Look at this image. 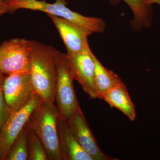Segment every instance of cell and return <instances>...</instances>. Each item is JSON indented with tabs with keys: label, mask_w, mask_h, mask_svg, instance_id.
<instances>
[{
	"label": "cell",
	"mask_w": 160,
	"mask_h": 160,
	"mask_svg": "<svg viewBox=\"0 0 160 160\" xmlns=\"http://www.w3.org/2000/svg\"><path fill=\"white\" fill-rule=\"evenodd\" d=\"M30 76L36 93L44 102L54 105L57 77V50L51 46L32 40Z\"/></svg>",
	"instance_id": "6da1fadb"
},
{
	"label": "cell",
	"mask_w": 160,
	"mask_h": 160,
	"mask_svg": "<svg viewBox=\"0 0 160 160\" xmlns=\"http://www.w3.org/2000/svg\"><path fill=\"white\" fill-rule=\"evenodd\" d=\"M7 12L13 13L19 9H26L46 12L63 18L89 29L93 33H102L105 31L106 24L99 18L89 17L72 11L66 6V0H56L53 3L45 0H5Z\"/></svg>",
	"instance_id": "7a4b0ae2"
},
{
	"label": "cell",
	"mask_w": 160,
	"mask_h": 160,
	"mask_svg": "<svg viewBox=\"0 0 160 160\" xmlns=\"http://www.w3.org/2000/svg\"><path fill=\"white\" fill-rule=\"evenodd\" d=\"M59 115L57 106L43 102L27 123L42 142L49 160H62L57 127Z\"/></svg>",
	"instance_id": "3957f363"
},
{
	"label": "cell",
	"mask_w": 160,
	"mask_h": 160,
	"mask_svg": "<svg viewBox=\"0 0 160 160\" xmlns=\"http://www.w3.org/2000/svg\"><path fill=\"white\" fill-rule=\"evenodd\" d=\"M57 77L55 87V102L60 118L66 120L80 108L73 87L74 80L67 54L57 52Z\"/></svg>",
	"instance_id": "277c9868"
},
{
	"label": "cell",
	"mask_w": 160,
	"mask_h": 160,
	"mask_svg": "<svg viewBox=\"0 0 160 160\" xmlns=\"http://www.w3.org/2000/svg\"><path fill=\"white\" fill-rule=\"evenodd\" d=\"M31 41L13 38L0 44V71L6 76L30 72Z\"/></svg>",
	"instance_id": "5b68a950"
},
{
	"label": "cell",
	"mask_w": 160,
	"mask_h": 160,
	"mask_svg": "<svg viewBox=\"0 0 160 160\" xmlns=\"http://www.w3.org/2000/svg\"><path fill=\"white\" fill-rule=\"evenodd\" d=\"M42 100L37 94L25 106L10 112L0 131V150L2 160L6 156L21 132L29 122L32 115L42 104Z\"/></svg>",
	"instance_id": "8992f818"
},
{
	"label": "cell",
	"mask_w": 160,
	"mask_h": 160,
	"mask_svg": "<svg viewBox=\"0 0 160 160\" xmlns=\"http://www.w3.org/2000/svg\"><path fill=\"white\" fill-rule=\"evenodd\" d=\"M3 88L5 101L10 112L25 106L37 94L32 83L30 72H18L6 76Z\"/></svg>",
	"instance_id": "52a82bcc"
},
{
	"label": "cell",
	"mask_w": 160,
	"mask_h": 160,
	"mask_svg": "<svg viewBox=\"0 0 160 160\" xmlns=\"http://www.w3.org/2000/svg\"><path fill=\"white\" fill-rule=\"evenodd\" d=\"M67 54L74 80L92 99L99 98L95 84L94 63L90 49L75 53Z\"/></svg>",
	"instance_id": "ba28073f"
},
{
	"label": "cell",
	"mask_w": 160,
	"mask_h": 160,
	"mask_svg": "<svg viewBox=\"0 0 160 160\" xmlns=\"http://www.w3.org/2000/svg\"><path fill=\"white\" fill-rule=\"evenodd\" d=\"M48 15L58 31L66 46L67 53H78L90 49L88 38L93 33L92 32L63 18Z\"/></svg>",
	"instance_id": "9c48e42d"
},
{
	"label": "cell",
	"mask_w": 160,
	"mask_h": 160,
	"mask_svg": "<svg viewBox=\"0 0 160 160\" xmlns=\"http://www.w3.org/2000/svg\"><path fill=\"white\" fill-rule=\"evenodd\" d=\"M66 121L74 137L93 160H114L100 149L81 107Z\"/></svg>",
	"instance_id": "30bf717a"
},
{
	"label": "cell",
	"mask_w": 160,
	"mask_h": 160,
	"mask_svg": "<svg viewBox=\"0 0 160 160\" xmlns=\"http://www.w3.org/2000/svg\"><path fill=\"white\" fill-rule=\"evenodd\" d=\"M57 127L62 160H93L74 137L66 120L59 115Z\"/></svg>",
	"instance_id": "8fae6325"
},
{
	"label": "cell",
	"mask_w": 160,
	"mask_h": 160,
	"mask_svg": "<svg viewBox=\"0 0 160 160\" xmlns=\"http://www.w3.org/2000/svg\"><path fill=\"white\" fill-rule=\"evenodd\" d=\"M102 99L105 100L111 107L119 109L130 121L135 120V108L124 83L106 92Z\"/></svg>",
	"instance_id": "7c38bea8"
},
{
	"label": "cell",
	"mask_w": 160,
	"mask_h": 160,
	"mask_svg": "<svg viewBox=\"0 0 160 160\" xmlns=\"http://www.w3.org/2000/svg\"><path fill=\"white\" fill-rule=\"evenodd\" d=\"M94 62V80L96 88L99 99L110 89L123 83L117 74L106 68L92 53Z\"/></svg>",
	"instance_id": "4fadbf2b"
},
{
	"label": "cell",
	"mask_w": 160,
	"mask_h": 160,
	"mask_svg": "<svg viewBox=\"0 0 160 160\" xmlns=\"http://www.w3.org/2000/svg\"><path fill=\"white\" fill-rule=\"evenodd\" d=\"M131 8L134 15L132 26L138 30L151 27L152 21V5H147L144 0H123Z\"/></svg>",
	"instance_id": "5bb4252c"
},
{
	"label": "cell",
	"mask_w": 160,
	"mask_h": 160,
	"mask_svg": "<svg viewBox=\"0 0 160 160\" xmlns=\"http://www.w3.org/2000/svg\"><path fill=\"white\" fill-rule=\"evenodd\" d=\"M5 160H29L26 125L15 140Z\"/></svg>",
	"instance_id": "9a60e30c"
},
{
	"label": "cell",
	"mask_w": 160,
	"mask_h": 160,
	"mask_svg": "<svg viewBox=\"0 0 160 160\" xmlns=\"http://www.w3.org/2000/svg\"><path fill=\"white\" fill-rule=\"evenodd\" d=\"M26 126L29 160H49L42 142L27 123Z\"/></svg>",
	"instance_id": "2e32d148"
},
{
	"label": "cell",
	"mask_w": 160,
	"mask_h": 160,
	"mask_svg": "<svg viewBox=\"0 0 160 160\" xmlns=\"http://www.w3.org/2000/svg\"><path fill=\"white\" fill-rule=\"evenodd\" d=\"M5 77L6 75L0 71V131L10 112L4 96L3 85Z\"/></svg>",
	"instance_id": "e0dca14e"
},
{
	"label": "cell",
	"mask_w": 160,
	"mask_h": 160,
	"mask_svg": "<svg viewBox=\"0 0 160 160\" xmlns=\"http://www.w3.org/2000/svg\"><path fill=\"white\" fill-rule=\"evenodd\" d=\"M7 12V6L5 0H0V17Z\"/></svg>",
	"instance_id": "ac0fdd59"
},
{
	"label": "cell",
	"mask_w": 160,
	"mask_h": 160,
	"mask_svg": "<svg viewBox=\"0 0 160 160\" xmlns=\"http://www.w3.org/2000/svg\"><path fill=\"white\" fill-rule=\"evenodd\" d=\"M144 1L147 5H152V4H157L160 6V0H144Z\"/></svg>",
	"instance_id": "d6986e66"
},
{
	"label": "cell",
	"mask_w": 160,
	"mask_h": 160,
	"mask_svg": "<svg viewBox=\"0 0 160 160\" xmlns=\"http://www.w3.org/2000/svg\"><path fill=\"white\" fill-rule=\"evenodd\" d=\"M0 160H2V156H1V150H0Z\"/></svg>",
	"instance_id": "ffe728a7"
}]
</instances>
